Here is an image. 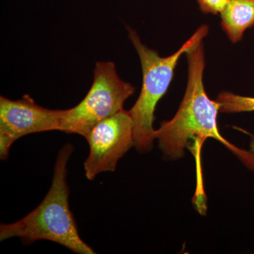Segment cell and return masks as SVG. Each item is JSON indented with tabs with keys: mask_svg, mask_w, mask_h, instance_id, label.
<instances>
[{
	"mask_svg": "<svg viewBox=\"0 0 254 254\" xmlns=\"http://www.w3.org/2000/svg\"><path fill=\"white\" fill-rule=\"evenodd\" d=\"M220 104V111L225 113L254 111V98L222 92L216 98Z\"/></svg>",
	"mask_w": 254,
	"mask_h": 254,
	"instance_id": "ba28073f",
	"label": "cell"
},
{
	"mask_svg": "<svg viewBox=\"0 0 254 254\" xmlns=\"http://www.w3.org/2000/svg\"><path fill=\"white\" fill-rule=\"evenodd\" d=\"M185 54L189 65L186 92L175 117L163 122L155 131L160 150L165 156L176 160L184 156L190 141L200 145L207 138H214L236 155L247 168L254 170V157L251 152L232 144L219 131L217 118L220 104L208 98L203 85V42H198Z\"/></svg>",
	"mask_w": 254,
	"mask_h": 254,
	"instance_id": "6da1fadb",
	"label": "cell"
},
{
	"mask_svg": "<svg viewBox=\"0 0 254 254\" xmlns=\"http://www.w3.org/2000/svg\"><path fill=\"white\" fill-rule=\"evenodd\" d=\"M220 15L222 29L232 43H238L254 26V0H229Z\"/></svg>",
	"mask_w": 254,
	"mask_h": 254,
	"instance_id": "52a82bcc",
	"label": "cell"
},
{
	"mask_svg": "<svg viewBox=\"0 0 254 254\" xmlns=\"http://www.w3.org/2000/svg\"><path fill=\"white\" fill-rule=\"evenodd\" d=\"M200 11L204 14H221L229 0H196Z\"/></svg>",
	"mask_w": 254,
	"mask_h": 254,
	"instance_id": "9c48e42d",
	"label": "cell"
},
{
	"mask_svg": "<svg viewBox=\"0 0 254 254\" xmlns=\"http://www.w3.org/2000/svg\"><path fill=\"white\" fill-rule=\"evenodd\" d=\"M72 151V145L70 144L65 145L60 150L55 165L52 186L44 199L19 221L1 224L0 240L12 237H19L26 243L48 240L60 244L74 253L95 254L80 237L68 204L69 190L66 182V166Z\"/></svg>",
	"mask_w": 254,
	"mask_h": 254,
	"instance_id": "7a4b0ae2",
	"label": "cell"
},
{
	"mask_svg": "<svg viewBox=\"0 0 254 254\" xmlns=\"http://www.w3.org/2000/svg\"><path fill=\"white\" fill-rule=\"evenodd\" d=\"M246 133L250 135L251 137V141H250V152L252 155H254V135L251 134V133H248V132L245 131Z\"/></svg>",
	"mask_w": 254,
	"mask_h": 254,
	"instance_id": "30bf717a",
	"label": "cell"
},
{
	"mask_svg": "<svg viewBox=\"0 0 254 254\" xmlns=\"http://www.w3.org/2000/svg\"><path fill=\"white\" fill-rule=\"evenodd\" d=\"M85 138L90 150L84 162L87 179L93 180L98 174L114 172L119 160L134 146L131 115L122 110L95 125Z\"/></svg>",
	"mask_w": 254,
	"mask_h": 254,
	"instance_id": "5b68a950",
	"label": "cell"
},
{
	"mask_svg": "<svg viewBox=\"0 0 254 254\" xmlns=\"http://www.w3.org/2000/svg\"><path fill=\"white\" fill-rule=\"evenodd\" d=\"M208 33V26L202 25L176 53L162 58L158 52L142 43L134 30L128 28V38L139 56L143 72L141 93L128 110L133 121L134 146L139 151H150L153 148L155 139L153 128L155 108L168 91L179 60L191 47L203 41Z\"/></svg>",
	"mask_w": 254,
	"mask_h": 254,
	"instance_id": "3957f363",
	"label": "cell"
},
{
	"mask_svg": "<svg viewBox=\"0 0 254 254\" xmlns=\"http://www.w3.org/2000/svg\"><path fill=\"white\" fill-rule=\"evenodd\" d=\"M64 110L37 104L30 95L11 100L0 97V157L7 158L11 145L18 138L48 131L63 130Z\"/></svg>",
	"mask_w": 254,
	"mask_h": 254,
	"instance_id": "8992f818",
	"label": "cell"
},
{
	"mask_svg": "<svg viewBox=\"0 0 254 254\" xmlns=\"http://www.w3.org/2000/svg\"><path fill=\"white\" fill-rule=\"evenodd\" d=\"M134 91V87L119 77L115 64L97 63L86 97L73 108L64 110L62 131L86 137L95 125L123 110Z\"/></svg>",
	"mask_w": 254,
	"mask_h": 254,
	"instance_id": "277c9868",
	"label": "cell"
}]
</instances>
